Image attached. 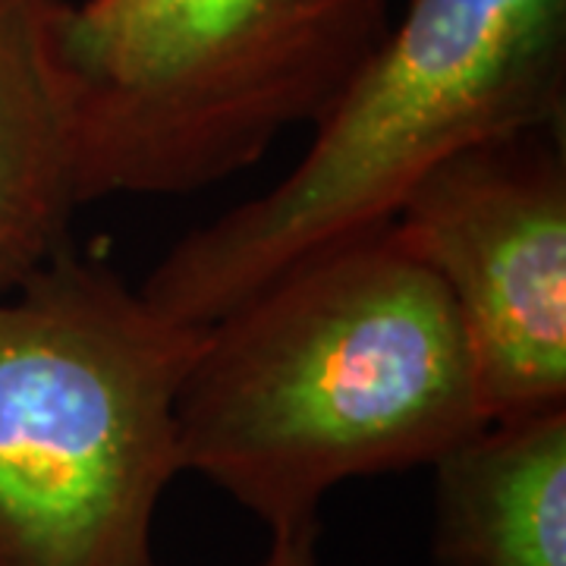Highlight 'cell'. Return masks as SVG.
<instances>
[{
	"instance_id": "cell-9",
	"label": "cell",
	"mask_w": 566,
	"mask_h": 566,
	"mask_svg": "<svg viewBox=\"0 0 566 566\" xmlns=\"http://www.w3.org/2000/svg\"><path fill=\"white\" fill-rule=\"evenodd\" d=\"M155 566H158V564H155Z\"/></svg>"
},
{
	"instance_id": "cell-1",
	"label": "cell",
	"mask_w": 566,
	"mask_h": 566,
	"mask_svg": "<svg viewBox=\"0 0 566 566\" xmlns=\"http://www.w3.org/2000/svg\"><path fill=\"white\" fill-rule=\"evenodd\" d=\"M174 416L180 472L268 532L488 424L460 315L390 221L296 259L205 324Z\"/></svg>"
},
{
	"instance_id": "cell-4",
	"label": "cell",
	"mask_w": 566,
	"mask_h": 566,
	"mask_svg": "<svg viewBox=\"0 0 566 566\" xmlns=\"http://www.w3.org/2000/svg\"><path fill=\"white\" fill-rule=\"evenodd\" d=\"M390 0H82L57 25L80 202L192 196L318 126Z\"/></svg>"
},
{
	"instance_id": "cell-2",
	"label": "cell",
	"mask_w": 566,
	"mask_h": 566,
	"mask_svg": "<svg viewBox=\"0 0 566 566\" xmlns=\"http://www.w3.org/2000/svg\"><path fill=\"white\" fill-rule=\"evenodd\" d=\"M566 123V0H409L400 25L312 126L268 192L189 230L139 283L189 327L218 322L286 264L394 218L469 145Z\"/></svg>"
},
{
	"instance_id": "cell-7",
	"label": "cell",
	"mask_w": 566,
	"mask_h": 566,
	"mask_svg": "<svg viewBox=\"0 0 566 566\" xmlns=\"http://www.w3.org/2000/svg\"><path fill=\"white\" fill-rule=\"evenodd\" d=\"M70 0H0V293L70 245L82 208L57 63Z\"/></svg>"
},
{
	"instance_id": "cell-6",
	"label": "cell",
	"mask_w": 566,
	"mask_h": 566,
	"mask_svg": "<svg viewBox=\"0 0 566 566\" xmlns=\"http://www.w3.org/2000/svg\"><path fill=\"white\" fill-rule=\"evenodd\" d=\"M431 472L434 566H566V406L488 422Z\"/></svg>"
},
{
	"instance_id": "cell-3",
	"label": "cell",
	"mask_w": 566,
	"mask_h": 566,
	"mask_svg": "<svg viewBox=\"0 0 566 566\" xmlns=\"http://www.w3.org/2000/svg\"><path fill=\"white\" fill-rule=\"evenodd\" d=\"M199 349L73 245L0 293V566H155Z\"/></svg>"
},
{
	"instance_id": "cell-5",
	"label": "cell",
	"mask_w": 566,
	"mask_h": 566,
	"mask_svg": "<svg viewBox=\"0 0 566 566\" xmlns=\"http://www.w3.org/2000/svg\"><path fill=\"white\" fill-rule=\"evenodd\" d=\"M390 230L457 308L488 422L566 406L564 126L450 155L406 192Z\"/></svg>"
},
{
	"instance_id": "cell-8",
	"label": "cell",
	"mask_w": 566,
	"mask_h": 566,
	"mask_svg": "<svg viewBox=\"0 0 566 566\" xmlns=\"http://www.w3.org/2000/svg\"><path fill=\"white\" fill-rule=\"evenodd\" d=\"M322 520L271 528V542L262 566H318Z\"/></svg>"
}]
</instances>
